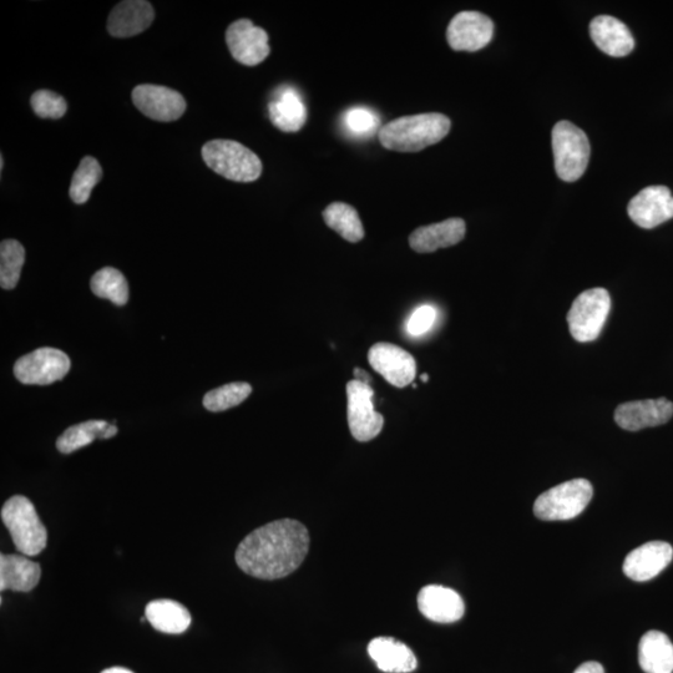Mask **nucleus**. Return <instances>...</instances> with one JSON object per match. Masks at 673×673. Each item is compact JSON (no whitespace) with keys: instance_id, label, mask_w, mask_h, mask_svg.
I'll use <instances>...</instances> for the list:
<instances>
[{"instance_id":"obj_1","label":"nucleus","mask_w":673,"mask_h":673,"mask_svg":"<svg viewBox=\"0 0 673 673\" xmlns=\"http://www.w3.org/2000/svg\"><path fill=\"white\" fill-rule=\"evenodd\" d=\"M310 549V533L300 521L281 519L253 530L236 550V563L252 578L278 580L300 568Z\"/></svg>"},{"instance_id":"obj_2","label":"nucleus","mask_w":673,"mask_h":673,"mask_svg":"<svg viewBox=\"0 0 673 673\" xmlns=\"http://www.w3.org/2000/svg\"><path fill=\"white\" fill-rule=\"evenodd\" d=\"M450 126L452 123L443 114L403 116L379 130V141L388 150L418 153L442 141L449 134Z\"/></svg>"},{"instance_id":"obj_3","label":"nucleus","mask_w":673,"mask_h":673,"mask_svg":"<svg viewBox=\"0 0 673 673\" xmlns=\"http://www.w3.org/2000/svg\"><path fill=\"white\" fill-rule=\"evenodd\" d=\"M2 520L12 535L15 548L25 556H37L47 548V528L28 498L15 495L5 502Z\"/></svg>"},{"instance_id":"obj_4","label":"nucleus","mask_w":673,"mask_h":673,"mask_svg":"<svg viewBox=\"0 0 673 673\" xmlns=\"http://www.w3.org/2000/svg\"><path fill=\"white\" fill-rule=\"evenodd\" d=\"M202 159L216 174L232 181L252 182L262 174L260 158L236 141H210L202 148Z\"/></svg>"},{"instance_id":"obj_5","label":"nucleus","mask_w":673,"mask_h":673,"mask_svg":"<svg viewBox=\"0 0 673 673\" xmlns=\"http://www.w3.org/2000/svg\"><path fill=\"white\" fill-rule=\"evenodd\" d=\"M556 174L566 182L578 181L588 169L590 143L588 136L570 121H560L553 130Z\"/></svg>"},{"instance_id":"obj_6","label":"nucleus","mask_w":673,"mask_h":673,"mask_svg":"<svg viewBox=\"0 0 673 673\" xmlns=\"http://www.w3.org/2000/svg\"><path fill=\"white\" fill-rule=\"evenodd\" d=\"M592 494L594 489L589 480H570L541 494L534 504V514L546 521L574 519L589 505Z\"/></svg>"},{"instance_id":"obj_7","label":"nucleus","mask_w":673,"mask_h":673,"mask_svg":"<svg viewBox=\"0 0 673 673\" xmlns=\"http://www.w3.org/2000/svg\"><path fill=\"white\" fill-rule=\"evenodd\" d=\"M611 308V298L605 288H592L581 293L568 313L571 336L580 343L599 338Z\"/></svg>"},{"instance_id":"obj_8","label":"nucleus","mask_w":673,"mask_h":673,"mask_svg":"<svg viewBox=\"0 0 673 673\" xmlns=\"http://www.w3.org/2000/svg\"><path fill=\"white\" fill-rule=\"evenodd\" d=\"M70 359L57 348L44 347L25 354L14 364L15 378L27 386H49L70 371Z\"/></svg>"},{"instance_id":"obj_9","label":"nucleus","mask_w":673,"mask_h":673,"mask_svg":"<svg viewBox=\"0 0 673 673\" xmlns=\"http://www.w3.org/2000/svg\"><path fill=\"white\" fill-rule=\"evenodd\" d=\"M371 384L354 381L347 384L349 429L358 442H369L382 432L384 418L376 412Z\"/></svg>"},{"instance_id":"obj_10","label":"nucleus","mask_w":673,"mask_h":673,"mask_svg":"<svg viewBox=\"0 0 673 673\" xmlns=\"http://www.w3.org/2000/svg\"><path fill=\"white\" fill-rule=\"evenodd\" d=\"M368 361L374 371L381 374L389 384L404 388L417 376L416 359L406 349L392 343H377L369 349Z\"/></svg>"},{"instance_id":"obj_11","label":"nucleus","mask_w":673,"mask_h":673,"mask_svg":"<svg viewBox=\"0 0 673 673\" xmlns=\"http://www.w3.org/2000/svg\"><path fill=\"white\" fill-rule=\"evenodd\" d=\"M493 35V20L478 12L455 15L447 30L448 43L457 52H478L492 42Z\"/></svg>"},{"instance_id":"obj_12","label":"nucleus","mask_w":673,"mask_h":673,"mask_svg":"<svg viewBox=\"0 0 673 673\" xmlns=\"http://www.w3.org/2000/svg\"><path fill=\"white\" fill-rule=\"evenodd\" d=\"M226 42L232 57L247 67L261 64L271 52L268 34L249 19L232 23L226 32Z\"/></svg>"},{"instance_id":"obj_13","label":"nucleus","mask_w":673,"mask_h":673,"mask_svg":"<svg viewBox=\"0 0 673 673\" xmlns=\"http://www.w3.org/2000/svg\"><path fill=\"white\" fill-rule=\"evenodd\" d=\"M133 101L141 113L156 121H175L186 111L184 96L166 86L143 84L133 90Z\"/></svg>"},{"instance_id":"obj_14","label":"nucleus","mask_w":673,"mask_h":673,"mask_svg":"<svg viewBox=\"0 0 673 673\" xmlns=\"http://www.w3.org/2000/svg\"><path fill=\"white\" fill-rule=\"evenodd\" d=\"M630 219L642 229H655L673 219V196L669 187L650 186L637 194L627 207Z\"/></svg>"},{"instance_id":"obj_15","label":"nucleus","mask_w":673,"mask_h":673,"mask_svg":"<svg viewBox=\"0 0 673 673\" xmlns=\"http://www.w3.org/2000/svg\"><path fill=\"white\" fill-rule=\"evenodd\" d=\"M672 417L673 403L666 398L620 404L615 411L616 424L629 432L657 427Z\"/></svg>"},{"instance_id":"obj_16","label":"nucleus","mask_w":673,"mask_h":673,"mask_svg":"<svg viewBox=\"0 0 673 673\" xmlns=\"http://www.w3.org/2000/svg\"><path fill=\"white\" fill-rule=\"evenodd\" d=\"M673 549L665 541H651L626 556L624 573L639 583L656 578L670 565Z\"/></svg>"},{"instance_id":"obj_17","label":"nucleus","mask_w":673,"mask_h":673,"mask_svg":"<svg viewBox=\"0 0 673 673\" xmlns=\"http://www.w3.org/2000/svg\"><path fill=\"white\" fill-rule=\"evenodd\" d=\"M418 607L424 617L438 624H453L462 619L465 612L458 592L440 585L424 586L418 594Z\"/></svg>"},{"instance_id":"obj_18","label":"nucleus","mask_w":673,"mask_h":673,"mask_svg":"<svg viewBox=\"0 0 673 673\" xmlns=\"http://www.w3.org/2000/svg\"><path fill=\"white\" fill-rule=\"evenodd\" d=\"M155 10L145 0H125L111 10L108 19V32L114 38H131L153 24Z\"/></svg>"},{"instance_id":"obj_19","label":"nucleus","mask_w":673,"mask_h":673,"mask_svg":"<svg viewBox=\"0 0 673 673\" xmlns=\"http://www.w3.org/2000/svg\"><path fill=\"white\" fill-rule=\"evenodd\" d=\"M590 35L596 47L610 57H626L635 48V40L629 28L610 15H600L592 20Z\"/></svg>"},{"instance_id":"obj_20","label":"nucleus","mask_w":673,"mask_h":673,"mask_svg":"<svg viewBox=\"0 0 673 673\" xmlns=\"http://www.w3.org/2000/svg\"><path fill=\"white\" fill-rule=\"evenodd\" d=\"M467 226L462 219H449L439 224L419 227L409 237V245L418 253H430L459 244Z\"/></svg>"},{"instance_id":"obj_21","label":"nucleus","mask_w":673,"mask_h":673,"mask_svg":"<svg viewBox=\"0 0 673 673\" xmlns=\"http://www.w3.org/2000/svg\"><path fill=\"white\" fill-rule=\"evenodd\" d=\"M368 654L378 669L387 673H411L418 666L414 652L392 637H377L369 642Z\"/></svg>"},{"instance_id":"obj_22","label":"nucleus","mask_w":673,"mask_h":673,"mask_svg":"<svg viewBox=\"0 0 673 673\" xmlns=\"http://www.w3.org/2000/svg\"><path fill=\"white\" fill-rule=\"evenodd\" d=\"M268 113L272 124L285 133H296L307 120L306 105L292 86H283L277 90L275 99L268 105Z\"/></svg>"},{"instance_id":"obj_23","label":"nucleus","mask_w":673,"mask_h":673,"mask_svg":"<svg viewBox=\"0 0 673 673\" xmlns=\"http://www.w3.org/2000/svg\"><path fill=\"white\" fill-rule=\"evenodd\" d=\"M42 569L25 555H0V591L29 592L37 585Z\"/></svg>"},{"instance_id":"obj_24","label":"nucleus","mask_w":673,"mask_h":673,"mask_svg":"<svg viewBox=\"0 0 673 673\" xmlns=\"http://www.w3.org/2000/svg\"><path fill=\"white\" fill-rule=\"evenodd\" d=\"M639 662L646 673L673 672V644L669 636L660 631H649L639 645Z\"/></svg>"},{"instance_id":"obj_25","label":"nucleus","mask_w":673,"mask_h":673,"mask_svg":"<svg viewBox=\"0 0 673 673\" xmlns=\"http://www.w3.org/2000/svg\"><path fill=\"white\" fill-rule=\"evenodd\" d=\"M145 617L155 630L164 634L180 635L191 625L189 610L179 602L168 599L150 602L146 606Z\"/></svg>"},{"instance_id":"obj_26","label":"nucleus","mask_w":673,"mask_h":673,"mask_svg":"<svg viewBox=\"0 0 673 673\" xmlns=\"http://www.w3.org/2000/svg\"><path fill=\"white\" fill-rule=\"evenodd\" d=\"M323 220L330 229L335 230L344 240L359 242L364 237V229L358 212L344 202H333L323 211Z\"/></svg>"},{"instance_id":"obj_27","label":"nucleus","mask_w":673,"mask_h":673,"mask_svg":"<svg viewBox=\"0 0 673 673\" xmlns=\"http://www.w3.org/2000/svg\"><path fill=\"white\" fill-rule=\"evenodd\" d=\"M90 287L95 296L105 298L116 306H125L129 301L128 281L116 268H101L91 278Z\"/></svg>"},{"instance_id":"obj_28","label":"nucleus","mask_w":673,"mask_h":673,"mask_svg":"<svg viewBox=\"0 0 673 673\" xmlns=\"http://www.w3.org/2000/svg\"><path fill=\"white\" fill-rule=\"evenodd\" d=\"M109 423L104 421H89L73 425L60 435L57 448L60 453L70 454L86 447L95 439L103 438L105 429Z\"/></svg>"},{"instance_id":"obj_29","label":"nucleus","mask_w":673,"mask_h":673,"mask_svg":"<svg viewBox=\"0 0 673 673\" xmlns=\"http://www.w3.org/2000/svg\"><path fill=\"white\" fill-rule=\"evenodd\" d=\"M25 262V250L20 242L5 240L0 245V286L4 290L17 287Z\"/></svg>"},{"instance_id":"obj_30","label":"nucleus","mask_w":673,"mask_h":673,"mask_svg":"<svg viewBox=\"0 0 673 673\" xmlns=\"http://www.w3.org/2000/svg\"><path fill=\"white\" fill-rule=\"evenodd\" d=\"M101 177H103V169L99 161L91 156H85L77 171L74 172L69 189V195L75 204L83 205L89 200L91 191L98 185Z\"/></svg>"},{"instance_id":"obj_31","label":"nucleus","mask_w":673,"mask_h":673,"mask_svg":"<svg viewBox=\"0 0 673 673\" xmlns=\"http://www.w3.org/2000/svg\"><path fill=\"white\" fill-rule=\"evenodd\" d=\"M252 387L249 383H230L214 389L204 397V406L210 412H224L240 406L250 397Z\"/></svg>"},{"instance_id":"obj_32","label":"nucleus","mask_w":673,"mask_h":673,"mask_svg":"<svg viewBox=\"0 0 673 673\" xmlns=\"http://www.w3.org/2000/svg\"><path fill=\"white\" fill-rule=\"evenodd\" d=\"M381 125L378 115L373 110L356 106L343 115V126L348 134L356 138H369L377 133Z\"/></svg>"},{"instance_id":"obj_33","label":"nucleus","mask_w":673,"mask_h":673,"mask_svg":"<svg viewBox=\"0 0 673 673\" xmlns=\"http://www.w3.org/2000/svg\"><path fill=\"white\" fill-rule=\"evenodd\" d=\"M32 108L35 115L42 119H60L67 113V101L62 95L50 90H38L32 96Z\"/></svg>"},{"instance_id":"obj_34","label":"nucleus","mask_w":673,"mask_h":673,"mask_svg":"<svg viewBox=\"0 0 673 673\" xmlns=\"http://www.w3.org/2000/svg\"><path fill=\"white\" fill-rule=\"evenodd\" d=\"M438 312L433 306L424 305L413 312L407 323L409 335L418 337L427 333L437 321Z\"/></svg>"},{"instance_id":"obj_35","label":"nucleus","mask_w":673,"mask_h":673,"mask_svg":"<svg viewBox=\"0 0 673 673\" xmlns=\"http://www.w3.org/2000/svg\"><path fill=\"white\" fill-rule=\"evenodd\" d=\"M574 673H605L604 667L599 662H585Z\"/></svg>"},{"instance_id":"obj_36","label":"nucleus","mask_w":673,"mask_h":673,"mask_svg":"<svg viewBox=\"0 0 673 673\" xmlns=\"http://www.w3.org/2000/svg\"><path fill=\"white\" fill-rule=\"evenodd\" d=\"M354 377H356V381L366 383V384H371L372 378L369 376V374L366 371H363L361 368H354Z\"/></svg>"},{"instance_id":"obj_37","label":"nucleus","mask_w":673,"mask_h":673,"mask_svg":"<svg viewBox=\"0 0 673 673\" xmlns=\"http://www.w3.org/2000/svg\"><path fill=\"white\" fill-rule=\"evenodd\" d=\"M116 434H118V428H116L114 424H109L101 439H110L115 437Z\"/></svg>"},{"instance_id":"obj_38","label":"nucleus","mask_w":673,"mask_h":673,"mask_svg":"<svg viewBox=\"0 0 673 673\" xmlns=\"http://www.w3.org/2000/svg\"><path fill=\"white\" fill-rule=\"evenodd\" d=\"M101 673H134V672L128 669H124V667H111V669L105 670Z\"/></svg>"},{"instance_id":"obj_39","label":"nucleus","mask_w":673,"mask_h":673,"mask_svg":"<svg viewBox=\"0 0 673 673\" xmlns=\"http://www.w3.org/2000/svg\"><path fill=\"white\" fill-rule=\"evenodd\" d=\"M421 379H422L423 382H428V381H429V376H428V374H423V376L421 377Z\"/></svg>"}]
</instances>
